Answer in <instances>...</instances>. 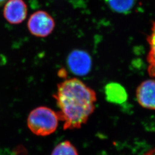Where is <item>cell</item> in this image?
<instances>
[{"mask_svg":"<svg viewBox=\"0 0 155 155\" xmlns=\"http://www.w3.org/2000/svg\"><path fill=\"white\" fill-rule=\"evenodd\" d=\"M55 22L52 17L46 12L39 11L33 13L28 21V28L36 37L45 38L52 32Z\"/></svg>","mask_w":155,"mask_h":155,"instance_id":"3957f363","label":"cell"},{"mask_svg":"<svg viewBox=\"0 0 155 155\" xmlns=\"http://www.w3.org/2000/svg\"><path fill=\"white\" fill-rule=\"evenodd\" d=\"M54 97L59 111V120L64 130L79 129L94 112L97 95L94 90L81 80L72 78L58 84Z\"/></svg>","mask_w":155,"mask_h":155,"instance_id":"6da1fadb","label":"cell"},{"mask_svg":"<svg viewBox=\"0 0 155 155\" xmlns=\"http://www.w3.org/2000/svg\"><path fill=\"white\" fill-rule=\"evenodd\" d=\"M51 155H78L77 150L68 141H64L58 144Z\"/></svg>","mask_w":155,"mask_h":155,"instance_id":"30bf717a","label":"cell"},{"mask_svg":"<svg viewBox=\"0 0 155 155\" xmlns=\"http://www.w3.org/2000/svg\"><path fill=\"white\" fill-rule=\"evenodd\" d=\"M59 121L60 120L57 112L49 107L40 106L30 113L27 125L33 134L45 136L55 132Z\"/></svg>","mask_w":155,"mask_h":155,"instance_id":"7a4b0ae2","label":"cell"},{"mask_svg":"<svg viewBox=\"0 0 155 155\" xmlns=\"http://www.w3.org/2000/svg\"><path fill=\"white\" fill-rule=\"evenodd\" d=\"M107 100L113 104H121L127 99V91L118 83H108L105 88Z\"/></svg>","mask_w":155,"mask_h":155,"instance_id":"52a82bcc","label":"cell"},{"mask_svg":"<svg viewBox=\"0 0 155 155\" xmlns=\"http://www.w3.org/2000/svg\"><path fill=\"white\" fill-rule=\"evenodd\" d=\"M7 0H0V6L3 5L4 3H5Z\"/></svg>","mask_w":155,"mask_h":155,"instance_id":"7c38bea8","label":"cell"},{"mask_svg":"<svg viewBox=\"0 0 155 155\" xmlns=\"http://www.w3.org/2000/svg\"><path fill=\"white\" fill-rule=\"evenodd\" d=\"M139 104L150 110H155V80L148 79L140 84L136 90Z\"/></svg>","mask_w":155,"mask_h":155,"instance_id":"8992f818","label":"cell"},{"mask_svg":"<svg viewBox=\"0 0 155 155\" xmlns=\"http://www.w3.org/2000/svg\"><path fill=\"white\" fill-rule=\"evenodd\" d=\"M150 51L148 56V72L152 77L155 78V22L152 29V33L148 39Z\"/></svg>","mask_w":155,"mask_h":155,"instance_id":"9c48e42d","label":"cell"},{"mask_svg":"<svg viewBox=\"0 0 155 155\" xmlns=\"http://www.w3.org/2000/svg\"><path fill=\"white\" fill-rule=\"evenodd\" d=\"M111 9L120 13H127L135 4L136 0H105Z\"/></svg>","mask_w":155,"mask_h":155,"instance_id":"ba28073f","label":"cell"},{"mask_svg":"<svg viewBox=\"0 0 155 155\" xmlns=\"http://www.w3.org/2000/svg\"><path fill=\"white\" fill-rule=\"evenodd\" d=\"M144 155H155V148L150 150L148 152L145 153Z\"/></svg>","mask_w":155,"mask_h":155,"instance_id":"8fae6325","label":"cell"},{"mask_svg":"<svg viewBox=\"0 0 155 155\" xmlns=\"http://www.w3.org/2000/svg\"><path fill=\"white\" fill-rule=\"evenodd\" d=\"M28 8L23 0H8L4 8L6 20L12 24H18L26 18Z\"/></svg>","mask_w":155,"mask_h":155,"instance_id":"5b68a950","label":"cell"},{"mask_svg":"<svg viewBox=\"0 0 155 155\" xmlns=\"http://www.w3.org/2000/svg\"><path fill=\"white\" fill-rule=\"evenodd\" d=\"M67 64L71 71L78 76L89 74L92 66L91 58L89 54L82 50H74L67 58Z\"/></svg>","mask_w":155,"mask_h":155,"instance_id":"277c9868","label":"cell"}]
</instances>
